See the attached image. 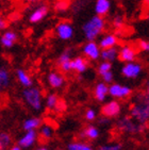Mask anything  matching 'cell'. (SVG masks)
Masks as SVG:
<instances>
[{
  "instance_id": "obj_1",
  "label": "cell",
  "mask_w": 149,
  "mask_h": 150,
  "mask_svg": "<svg viewBox=\"0 0 149 150\" xmlns=\"http://www.w3.org/2000/svg\"><path fill=\"white\" fill-rule=\"evenodd\" d=\"M129 115L144 126L149 124V97L145 93H138L135 95L130 107Z\"/></svg>"
},
{
  "instance_id": "obj_2",
  "label": "cell",
  "mask_w": 149,
  "mask_h": 150,
  "mask_svg": "<svg viewBox=\"0 0 149 150\" xmlns=\"http://www.w3.org/2000/svg\"><path fill=\"white\" fill-rule=\"evenodd\" d=\"M106 23L104 17H101L98 15L91 17L82 27L85 40L87 42H94L106 30Z\"/></svg>"
},
{
  "instance_id": "obj_3",
  "label": "cell",
  "mask_w": 149,
  "mask_h": 150,
  "mask_svg": "<svg viewBox=\"0 0 149 150\" xmlns=\"http://www.w3.org/2000/svg\"><path fill=\"white\" fill-rule=\"evenodd\" d=\"M117 129L121 132L127 133V134H140L142 133L146 126L140 124L138 121L133 119L130 115L123 116L117 120Z\"/></svg>"
},
{
  "instance_id": "obj_4",
  "label": "cell",
  "mask_w": 149,
  "mask_h": 150,
  "mask_svg": "<svg viewBox=\"0 0 149 150\" xmlns=\"http://www.w3.org/2000/svg\"><path fill=\"white\" fill-rule=\"evenodd\" d=\"M23 99L30 107L35 111H38L42 109L43 104V96L37 87H27L23 93Z\"/></svg>"
},
{
  "instance_id": "obj_5",
  "label": "cell",
  "mask_w": 149,
  "mask_h": 150,
  "mask_svg": "<svg viewBox=\"0 0 149 150\" xmlns=\"http://www.w3.org/2000/svg\"><path fill=\"white\" fill-rule=\"evenodd\" d=\"M132 94L131 87L121 85L119 83H113L109 86V95L114 99H126Z\"/></svg>"
},
{
  "instance_id": "obj_6",
  "label": "cell",
  "mask_w": 149,
  "mask_h": 150,
  "mask_svg": "<svg viewBox=\"0 0 149 150\" xmlns=\"http://www.w3.org/2000/svg\"><path fill=\"white\" fill-rule=\"evenodd\" d=\"M121 105L117 100H111L103 104L101 108V115L108 118H114L121 114Z\"/></svg>"
},
{
  "instance_id": "obj_7",
  "label": "cell",
  "mask_w": 149,
  "mask_h": 150,
  "mask_svg": "<svg viewBox=\"0 0 149 150\" xmlns=\"http://www.w3.org/2000/svg\"><path fill=\"white\" fill-rule=\"evenodd\" d=\"M55 32H57V38L62 40H68L74 36V28L72 25L69 21H60L57 25L55 28Z\"/></svg>"
},
{
  "instance_id": "obj_8",
  "label": "cell",
  "mask_w": 149,
  "mask_h": 150,
  "mask_svg": "<svg viewBox=\"0 0 149 150\" xmlns=\"http://www.w3.org/2000/svg\"><path fill=\"white\" fill-rule=\"evenodd\" d=\"M49 12V6L45 2H37V6L33 10L30 17H29V21L31 23H37L42 21L44 18L46 17Z\"/></svg>"
},
{
  "instance_id": "obj_9",
  "label": "cell",
  "mask_w": 149,
  "mask_h": 150,
  "mask_svg": "<svg viewBox=\"0 0 149 150\" xmlns=\"http://www.w3.org/2000/svg\"><path fill=\"white\" fill-rule=\"evenodd\" d=\"M142 70H143V67L140 63L129 62V63H125V65L121 68V74L125 78L135 79L140 75Z\"/></svg>"
},
{
  "instance_id": "obj_10",
  "label": "cell",
  "mask_w": 149,
  "mask_h": 150,
  "mask_svg": "<svg viewBox=\"0 0 149 150\" xmlns=\"http://www.w3.org/2000/svg\"><path fill=\"white\" fill-rule=\"evenodd\" d=\"M82 52L89 60L96 61L100 58V47L96 42H87L82 47Z\"/></svg>"
},
{
  "instance_id": "obj_11",
  "label": "cell",
  "mask_w": 149,
  "mask_h": 150,
  "mask_svg": "<svg viewBox=\"0 0 149 150\" xmlns=\"http://www.w3.org/2000/svg\"><path fill=\"white\" fill-rule=\"evenodd\" d=\"M47 81L49 86L55 90H59L65 85V78L61 71H50L47 76Z\"/></svg>"
},
{
  "instance_id": "obj_12",
  "label": "cell",
  "mask_w": 149,
  "mask_h": 150,
  "mask_svg": "<svg viewBox=\"0 0 149 150\" xmlns=\"http://www.w3.org/2000/svg\"><path fill=\"white\" fill-rule=\"evenodd\" d=\"M135 58H136V51H135L133 47L129 46V45L123 46L121 48V50L118 51V59L123 63L134 62Z\"/></svg>"
},
{
  "instance_id": "obj_13",
  "label": "cell",
  "mask_w": 149,
  "mask_h": 150,
  "mask_svg": "<svg viewBox=\"0 0 149 150\" xmlns=\"http://www.w3.org/2000/svg\"><path fill=\"white\" fill-rule=\"evenodd\" d=\"M109 94V86L108 84L104 82H99L95 85L94 91H93V95L94 98L99 102H103L106 99V96Z\"/></svg>"
},
{
  "instance_id": "obj_14",
  "label": "cell",
  "mask_w": 149,
  "mask_h": 150,
  "mask_svg": "<svg viewBox=\"0 0 149 150\" xmlns=\"http://www.w3.org/2000/svg\"><path fill=\"white\" fill-rule=\"evenodd\" d=\"M99 130L94 125H89L80 132V139H86L89 141H95L99 137Z\"/></svg>"
},
{
  "instance_id": "obj_15",
  "label": "cell",
  "mask_w": 149,
  "mask_h": 150,
  "mask_svg": "<svg viewBox=\"0 0 149 150\" xmlns=\"http://www.w3.org/2000/svg\"><path fill=\"white\" fill-rule=\"evenodd\" d=\"M72 70L78 72V74H83L89 68V62L83 57H77L72 60Z\"/></svg>"
},
{
  "instance_id": "obj_16",
  "label": "cell",
  "mask_w": 149,
  "mask_h": 150,
  "mask_svg": "<svg viewBox=\"0 0 149 150\" xmlns=\"http://www.w3.org/2000/svg\"><path fill=\"white\" fill-rule=\"evenodd\" d=\"M111 10V1L110 0H96L95 2V13L98 16L104 17Z\"/></svg>"
},
{
  "instance_id": "obj_17",
  "label": "cell",
  "mask_w": 149,
  "mask_h": 150,
  "mask_svg": "<svg viewBox=\"0 0 149 150\" xmlns=\"http://www.w3.org/2000/svg\"><path fill=\"white\" fill-rule=\"evenodd\" d=\"M37 139V133L35 130L27 131V133L18 141V146L21 148H28L31 147L34 144L35 141Z\"/></svg>"
},
{
  "instance_id": "obj_18",
  "label": "cell",
  "mask_w": 149,
  "mask_h": 150,
  "mask_svg": "<svg viewBox=\"0 0 149 150\" xmlns=\"http://www.w3.org/2000/svg\"><path fill=\"white\" fill-rule=\"evenodd\" d=\"M118 43V40L116 38V35L114 34H106L104 35L102 38L100 40L99 42V47H100V49H109V48H113L117 45Z\"/></svg>"
},
{
  "instance_id": "obj_19",
  "label": "cell",
  "mask_w": 149,
  "mask_h": 150,
  "mask_svg": "<svg viewBox=\"0 0 149 150\" xmlns=\"http://www.w3.org/2000/svg\"><path fill=\"white\" fill-rule=\"evenodd\" d=\"M2 46H4L6 48H11L16 42H17V34L13 31H6L4 34L1 36L0 40Z\"/></svg>"
},
{
  "instance_id": "obj_20",
  "label": "cell",
  "mask_w": 149,
  "mask_h": 150,
  "mask_svg": "<svg viewBox=\"0 0 149 150\" xmlns=\"http://www.w3.org/2000/svg\"><path fill=\"white\" fill-rule=\"evenodd\" d=\"M118 57V51L117 49L113 47V48H109V49H103L100 52V58L103 61H106V62H113V61L116 60V58Z\"/></svg>"
},
{
  "instance_id": "obj_21",
  "label": "cell",
  "mask_w": 149,
  "mask_h": 150,
  "mask_svg": "<svg viewBox=\"0 0 149 150\" xmlns=\"http://www.w3.org/2000/svg\"><path fill=\"white\" fill-rule=\"evenodd\" d=\"M40 126H42V119L38 117H32V118L26 119L23 124V128L26 131L35 130L37 128H40Z\"/></svg>"
},
{
  "instance_id": "obj_22",
  "label": "cell",
  "mask_w": 149,
  "mask_h": 150,
  "mask_svg": "<svg viewBox=\"0 0 149 150\" xmlns=\"http://www.w3.org/2000/svg\"><path fill=\"white\" fill-rule=\"evenodd\" d=\"M16 75H17V79L20 82L21 85H23L25 87H31L33 82H32L31 77L27 74L23 69H17L16 71Z\"/></svg>"
},
{
  "instance_id": "obj_23",
  "label": "cell",
  "mask_w": 149,
  "mask_h": 150,
  "mask_svg": "<svg viewBox=\"0 0 149 150\" xmlns=\"http://www.w3.org/2000/svg\"><path fill=\"white\" fill-rule=\"evenodd\" d=\"M60 105V98L55 94H49L46 97V108L48 110H57Z\"/></svg>"
},
{
  "instance_id": "obj_24",
  "label": "cell",
  "mask_w": 149,
  "mask_h": 150,
  "mask_svg": "<svg viewBox=\"0 0 149 150\" xmlns=\"http://www.w3.org/2000/svg\"><path fill=\"white\" fill-rule=\"evenodd\" d=\"M40 139L43 141H49L53 135V129L50 125H43L40 126Z\"/></svg>"
},
{
  "instance_id": "obj_25",
  "label": "cell",
  "mask_w": 149,
  "mask_h": 150,
  "mask_svg": "<svg viewBox=\"0 0 149 150\" xmlns=\"http://www.w3.org/2000/svg\"><path fill=\"white\" fill-rule=\"evenodd\" d=\"M70 6V0H55L53 3V10L57 13H63Z\"/></svg>"
},
{
  "instance_id": "obj_26",
  "label": "cell",
  "mask_w": 149,
  "mask_h": 150,
  "mask_svg": "<svg viewBox=\"0 0 149 150\" xmlns=\"http://www.w3.org/2000/svg\"><path fill=\"white\" fill-rule=\"evenodd\" d=\"M10 83V77L8 70L1 68L0 69V92L8 87Z\"/></svg>"
},
{
  "instance_id": "obj_27",
  "label": "cell",
  "mask_w": 149,
  "mask_h": 150,
  "mask_svg": "<svg viewBox=\"0 0 149 150\" xmlns=\"http://www.w3.org/2000/svg\"><path fill=\"white\" fill-rule=\"evenodd\" d=\"M12 143V137L9 133L0 132V150H6Z\"/></svg>"
},
{
  "instance_id": "obj_28",
  "label": "cell",
  "mask_w": 149,
  "mask_h": 150,
  "mask_svg": "<svg viewBox=\"0 0 149 150\" xmlns=\"http://www.w3.org/2000/svg\"><path fill=\"white\" fill-rule=\"evenodd\" d=\"M112 70V63L111 62H106V61H102L97 67V71L99 74V76L103 75L108 71H111Z\"/></svg>"
},
{
  "instance_id": "obj_29",
  "label": "cell",
  "mask_w": 149,
  "mask_h": 150,
  "mask_svg": "<svg viewBox=\"0 0 149 150\" xmlns=\"http://www.w3.org/2000/svg\"><path fill=\"white\" fill-rule=\"evenodd\" d=\"M112 26L116 30L121 29V28L125 26V19H123V16L119 14L115 15L114 17H113V19H112Z\"/></svg>"
},
{
  "instance_id": "obj_30",
  "label": "cell",
  "mask_w": 149,
  "mask_h": 150,
  "mask_svg": "<svg viewBox=\"0 0 149 150\" xmlns=\"http://www.w3.org/2000/svg\"><path fill=\"white\" fill-rule=\"evenodd\" d=\"M70 60H72V51H70L69 49H67L59 55V58H57V64L59 65V64L63 63V62L70 61Z\"/></svg>"
},
{
  "instance_id": "obj_31",
  "label": "cell",
  "mask_w": 149,
  "mask_h": 150,
  "mask_svg": "<svg viewBox=\"0 0 149 150\" xmlns=\"http://www.w3.org/2000/svg\"><path fill=\"white\" fill-rule=\"evenodd\" d=\"M72 60L70 61H66V62H63V63L59 64V69L62 74H67V72L72 71V64H70Z\"/></svg>"
},
{
  "instance_id": "obj_32",
  "label": "cell",
  "mask_w": 149,
  "mask_h": 150,
  "mask_svg": "<svg viewBox=\"0 0 149 150\" xmlns=\"http://www.w3.org/2000/svg\"><path fill=\"white\" fill-rule=\"evenodd\" d=\"M98 150H123V145L121 143L113 145H102L98 148Z\"/></svg>"
},
{
  "instance_id": "obj_33",
  "label": "cell",
  "mask_w": 149,
  "mask_h": 150,
  "mask_svg": "<svg viewBox=\"0 0 149 150\" xmlns=\"http://www.w3.org/2000/svg\"><path fill=\"white\" fill-rule=\"evenodd\" d=\"M84 117H85V119L87 121H93L97 117V113H96V111L94 109H87L85 111V113H84Z\"/></svg>"
},
{
  "instance_id": "obj_34",
  "label": "cell",
  "mask_w": 149,
  "mask_h": 150,
  "mask_svg": "<svg viewBox=\"0 0 149 150\" xmlns=\"http://www.w3.org/2000/svg\"><path fill=\"white\" fill-rule=\"evenodd\" d=\"M83 146V143L79 141H74L70 142L68 145H67V150H81Z\"/></svg>"
},
{
  "instance_id": "obj_35",
  "label": "cell",
  "mask_w": 149,
  "mask_h": 150,
  "mask_svg": "<svg viewBox=\"0 0 149 150\" xmlns=\"http://www.w3.org/2000/svg\"><path fill=\"white\" fill-rule=\"evenodd\" d=\"M101 79H102V82H104L106 84H111L113 82V79H114V75H113V72L111 71H108L106 74H103V75L100 76Z\"/></svg>"
},
{
  "instance_id": "obj_36",
  "label": "cell",
  "mask_w": 149,
  "mask_h": 150,
  "mask_svg": "<svg viewBox=\"0 0 149 150\" xmlns=\"http://www.w3.org/2000/svg\"><path fill=\"white\" fill-rule=\"evenodd\" d=\"M138 45H140V50L149 52V40H140Z\"/></svg>"
},
{
  "instance_id": "obj_37",
  "label": "cell",
  "mask_w": 149,
  "mask_h": 150,
  "mask_svg": "<svg viewBox=\"0 0 149 150\" xmlns=\"http://www.w3.org/2000/svg\"><path fill=\"white\" fill-rule=\"evenodd\" d=\"M8 28V23H6V19H3L1 16H0V30H3Z\"/></svg>"
},
{
  "instance_id": "obj_38",
  "label": "cell",
  "mask_w": 149,
  "mask_h": 150,
  "mask_svg": "<svg viewBox=\"0 0 149 150\" xmlns=\"http://www.w3.org/2000/svg\"><path fill=\"white\" fill-rule=\"evenodd\" d=\"M109 121H110V118H108V117H104V116H102L100 119H99V124L101 125H106V124H109Z\"/></svg>"
},
{
  "instance_id": "obj_39",
  "label": "cell",
  "mask_w": 149,
  "mask_h": 150,
  "mask_svg": "<svg viewBox=\"0 0 149 150\" xmlns=\"http://www.w3.org/2000/svg\"><path fill=\"white\" fill-rule=\"evenodd\" d=\"M21 1L26 4H36L37 2H40V0H21Z\"/></svg>"
},
{
  "instance_id": "obj_40",
  "label": "cell",
  "mask_w": 149,
  "mask_h": 150,
  "mask_svg": "<svg viewBox=\"0 0 149 150\" xmlns=\"http://www.w3.org/2000/svg\"><path fill=\"white\" fill-rule=\"evenodd\" d=\"M81 150H94V149H93V147H91L89 145L83 144V146H82V148H81Z\"/></svg>"
},
{
  "instance_id": "obj_41",
  "label": "cell",
  "mask_w": 149,
  "mask_h": 150,
  "mask_svg": "<svg viewBox=\"0 0 149 150\" xmlns=\"http://www.w3.org/2000/svg\"><path fill=\"white\" fill-rule=\"evenodd\" d=\"M10 150H21V147L18 146V145H15V146H13Z\"/></svg>"
},
{
  "instance_id": "obj_42",
  "label": "cell",
  "mask_w": 149,
  "mask_h": 150,
  "mask_svg": "<svg viewBox=\"0 0 149 150\" xmlns=\"http://www.w3.org/2000/svg\"><path fill=\"white\" fill-rule=\"evenodd\" d=\"M142 1H143L144 6H146V8H149V0H142Z\"/></svg>"
},
{
  "instance_id": "obj_43",
  "label": "cell",
  "mask_w": 149,
  "mask_h": 150,
  "mask_svg": "<svg viewBox=\"0 0 149 150\" xmlns=\"http://www.w3.org/2000/svg\"><path fill=\"white\" fill-rule=\"evenodd\" d=\"M147 96L149 97V81L147 82V84H146V93H145Z\"/></svg>"
},
{
  "instance_id": "obj_44",
  "label": "cell",
  "mask_w": 149,
  "mask_h": 150,
  "mask_svg": "<svg viewBox=\"0 0 149 150\" xmlns=\"http://www.w3.org/2000/svg\"><path fill=\"white\" fill-rule=\"evenodd\" d=\"M36 150H48L46 147H40V148H37Z\"/></svg>"
},
{
  "instance_id": "obj_45",
  "label": "cell",
  "mask_w": 149,
  "mask_h": 150,
  "mask_svg": "<svg viewBox=\"0 0 149 150\" xmlns=\"http://www.w3.org/2000/svg\"><path fill=\"white\" fill-rule=\"evenodd\" d=\"M55 150H61V149H55Z\"/></svg>"
}]
</instances>
